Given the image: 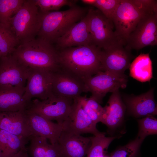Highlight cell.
Returning a JSON list of instances; mask_svg holds the SVG:
<instances>
[{"label": "cell", "instance_id": "1", "mask_svg": "<svg viewBox=\"0 0 157 157\" xmlns=\"http://www.w3.org/2000/svg\"><path fill=\"white\" fill-rule=\"evenodd\" d=\"M101 50L91 44L58 51L60 66L84 81L101 71Z\"/></svg>", "mask_w": 157, "mask_h": 157}, {"label": "cell", "instance_id": "2", "mask_svg": "<svg viewBox=\"0 0 157 157\" xmlns=\"http://www.w3.org/2000/svg\"><path fill=\"white\" fill-rule=\"evenodd\" d=\"M12 54L21 63L31 69L53 72L60 67L56 49L52 44L38 38L20 44Z\"/></svg>", "mask_w": 157, "mask_h": 157}, {"label": "cell", "instance_id": "3", "mask_svg": "<svg viewBox=\"0 0 157 157\" xmlns=\"http://www.w3.org/2000/svg\"><path fill=\"white\" fill-rule=\"evenodd\" d=\"M157 11L156 0H121L112 20L116 36L125 45L140 19L147 14Z\"/></svg>", "mask_w": 157, "mask_h": 157}, {"label": "cell", "instance_id": "4", "mask_svg": "<svg viewBox=\"0 0 157 157\" xmlns=\"http://www.w3.org/2000/svg\"><path fill=\"white\" fill-rule=\"evenodd\" d=\"M89 8L76 5L66 10L41 12V23L38 38L51 44L86 15Z\"/></svg>", "mask_w": 157, "mask_h": 157}, {"label": "cell", "instance_id": "5", "mask_svg": "<svg viewBox=\"0 0 157 157\" xmlns=\"http://www.w3.org/2000/svg\"><path fill=\"white\" fill-rule=\"evenodd\" d=\"M41 17V12L34 0H25L10 21L20 44L35 38L40 28Z\"/></svg>", "mask_w": 157, "mask_h": 157}, {"label": "cell", "instance_id": "6", "mask_svg": "<svg viewBox=\"0 0 157 157\" xmlns=\"http://www.w3.org/2000/svg\"><path fill=\"white\" fill-rule=\"evenodd\" d=\"M73 103V99L53 94L45 100H31L26 110L62 125L70 115Z\"/></svg>", "mask_w": 157, "mask_h": 157}, {"label": "cell", "instance_id": "7", "mask_svg": "<svg viewBox=\"0 0 157 157\" xmlns=\"http://www.w3.org/2000/svg\"><path fill=\"white\" fill-rule=\"evenodd\" d=\"M87 14L93 44L101 49H104L122 42L116 36L113 30L114 26L112 21L106 18L100 10L90 8Z\"/></svg>", "mask_w": 157, "mask_h": 157}, {"label": "cell", "instance_id": "8", "mask_svg": "<svg viewBox=\"0 0 157 157\" xmlns=\"http://www.w3.org/2000/svg\"><path fill=\"white\" fill-rule=\"evenodd\" d=\"M127 81L125 74L120 75L100 71L85 79L84 82L88 92L91 94L90 97L100 104L108 93L126 88Z\"/></svg>", "mask_w": 157, "mask_h": 157}, {"label": "cell", "instance_id": "9", "mask_svg": "<svg viewBox=\"0 0 157 157\" xmlns=\"http://www.w3.org/2000/svg\"><path fill=\"white\" fill-rule=\"evenodd\" d=\"M157 44V11L147 14L140 19L129 35L125 46L131 51Z\"/></svg>", "mask_w": 157, "mask_h": 157}, {"label": "cell", "instance_id": "10", "mask_svg": "<svg viewBox=\"0 0 157 157\" xmlns=\"http://www.w3.org/2000/svg\"><path fill=\"white\" fill-rule=\"evenodd\" d=\"M31 69L12 54L0 58V89L25 88Z\"/></svg>", "mask_w": 157, "mask_h": 157}, {"label": "cell", "instance_id": "11", "mask_svg": "<svg viewBox=\"0 0 157 157\" xmlns=\"http://www.w3.org/2000/svg\"><path fill=\"white\" fill-rule=\"evenodd\" d=\"M133 58L130 50L126 48L123 42H119L106 49H102L100 71L124 75Z\"/></svg>", "mask_w": 157, "mask_h": 157}, {"label": "cell", "instance_id": "12", "mask_svg": "<svg viewBox=\"0 0 157 157\" xmlns=\"http://www.w3.org/2000/svg\"><path fill=\"white\" fill-rule=\"evenodd\" d=\"M51 75L53 95L74 99L88 92L83 80L60 67Z\"/></svg>", "mask_w": 157, "mask_h": 157}, {"label": "cell", "instance_id": "13", "mask_svg": "<svg viewBox=\"0 0 157 157\" xmlns=\"http://www.w3.org/2000/svg\"><path fill=\"white\" fill-rule=\"evenodd\" d=\"M51 72L31 69L27 79L23 97L28 103L33 98L45 100L53 95Z\"/></svg>", "mask_w": 157, "mask_h": 157}, {"label": "cell", "instance_id": "14", "mask_svg": "<svg viewBox=\"0 0 157 157\" xmlns=\"http://www.w3.org/2000/svg\"><path fill=\"white\" fill-rule=\"evenodd\" d=\"M63 131L77 135L91 133L97 136L105 135L99 131L96 124L92 121L76 99L74 103L71 113L62 124Z\"/></svg>", "mask_w": 157, "mask_h": 157}, {"label": "cell", "instance_id": "15", "mask_svg": "<svg viewBox=\"0 0 157 157\" xmlns=\"http://www.w3.org/2000/svg\"><path fill=\"white\" fill-rule=\"evenodd\" d=\"M56 42V49L59 50L71 47L92 44L87 13L60 37Z\"/></svg>", "mask_w": 157, "mask_h": 157}, {"label": "cell", "instance_id": "16", "mask_svg": "<svg viewBox=\"0 0 157 157\" xmlns=\"http://www.w3.org/2000/svg\"><path fill=\"white\" fill-rule=\"evenodd\" d=\"M154 93V89L152 88L138 95L124 96V103L129 113L136 118L157 115V104Z\"/></svg>", "mask_w": 157, "mask_h": 157}, {"label": "cell", "instance_id": "17", "mask_svg": "<svg viewBox=\"0 0 157 157\" xmlns=\"http://www.w3.org/2000/svg\"><path fill=\"white\" fill-rule=\"evenodd\" d=\"M0 129L28 141L34 136L25 110L0 112Z\"/></svg>", "mask_w": 157, "mask_h": 157}, {"label": "cell", "instance_id": "18", "mask_svg": "<svg viewBox=\"0 0 157 157\" xmlns=\"http://www.w3.org/2000/svg\"><path fill=\"white\" fill-rule=\"evenodd\" d=\"M25 112L34 136L45 138L49 140L51 144L58 143L63 131L61 125L54 123L28 110H26Z\"/></svg>", "mask_w": 157, "mask_h": 157}, {"label": "cell", "instance_id": "19", "mask_svg": "<svg viewBox=\"0 0 157 157\" xmlns=\"http://www.w3.org/2000/svg\"><path fill=\"white\" fill-rule=\"evenodd\" d=\"M58 143L63 157H85L91 144L90 137L70 134L63 131Z\"/></svg>", "mask_w": 157, "mask_h": 157}, {"label": "cell", "instance_id": "20", "mask_svg": "<svg viewBox=\"0 0 157 157\" xmlns=\"http://www.w3.org/2000/svg\"><path fill=\"white\" fill-rule=\"evenodd\" d=\"M112 93L104 107L106 113L102 123L109 128L114 129L119 126L123 122L126 107L119 90Z\"/></svg>", "mask_w": 157, "mask_h": 157}, {"label": "cell", "instance_id": "21", "mask_svg": "<svg viewBox=\"0 0 157 157\" xmlns=\"http://www.w3.org/2000/svg\"><path fill=\"white\" fill-rule=\"evenodd\" d=\"M25 90V88L0 89V112L26 110L28 103L23 97Z\"/></svg>", "mask_w": 157, "mask_h": 157}, {"label": "cell", "instance_id": "22", "mask_svg": "<svg viewBox=\"0 0 157 157\" xmlns=\"http://www.w3.org/2000/svg\"><path fill=\"white\" fill-rule=\"evenodd\" d=\"M47 140L39 136L31 138L28 150L32 157H63L58 143L50 144Z\"/></svg>", "mask_w": 157, "mask_h": 157}, {"label": "cell", "instance_id": "23", "mask_svg": "<svg viewBox=\"0 0 157 157\" xmlns=\"http://www.w3.org/2000/svg\"><path fill=\"white\" fill-rule=\"evenodd\" d=\"M129 76L141 82H149L153 78L152 62L149 53H141L131 63Z\"/></svg>", "mask_w": 157, "mask_h": 157}, {"label": "cell", "instance_id": "24", "mask_svg": "<svg viewBox=\"0 0 157 157\" xmlns=\"http://www.w3.org/2000/svg\"><path fill=\"white\" fill-rule=\"evenodd\" d=\"M28 141L0 129V157H12L26 147Z\"/></svg>", "mask_w": 157, "mask_h": 157}, {"label": "cell", "instance_id": "25", "mask_svg": "<svg viewBox=\"0 0 157 157\" xmlns=\"http://www.w3.org/2000/svg\"><path fill=\"white\" fill-rule=\"evenodd\" d=\"M20 42L10 25L0 23V58L12 54Z\"/></svg>", "mask_w": 157, "mask_h": 157}, {"label": "cell", "instance_id": "26", "mask_svg": "<svg viewBox=\"0 0 157 157\" xmlns=\"http://www.w3.org/2000/svg\"><path fill=\"white\" fill-rule=\"evenodd\" d=\"M76 99L94 123H102L105 116L104 107L90 97L88 98L86 96H81Z\"/></svg>", "mask_w": 157, "mask_h": 157}, {"label": "cell", "instance_id": "27", "mask_svg": "<svg viewBox=\"0 0 157 157\" xmlns=\"http://www.w3.org/2000/svg\"><path fill=\"white\" fill-rule=\"evenodd\" d=\"M91 144L86 157H104L105 151L117 136L106 137L105 135L90 137Z\"/></svg>", "mask_w": 157, "mask_h": 157}, {"label": "cell", "instance_id": "28", "mask_svg": "<svg viewBox=\"0 0 157 157\" xmlns=\"http://www.w3.org/2000/svg\"><path fill=\"white\" fill-rule=\"evenodd\" d=\"M24 0H0V23L10 25L11 18L22 6Z\"/></svg>", "mask_w": 157, "mask_h": 157}, {"label": "cell", "instance_id": "29", "mask_svg": "<svg viewBox=\"0 0 157 157\" xmlns=\"http://www.w3.org/2000/svg\"><path fill=\"white\" fill-rule=\"evenodd\" d=\"M139 130L137 137L143 140L147 136L157 134V120L149 116L138 120Z\"/></svg>", "mask_w": 157, "mask_h": 157}, {"label": "cell", "instance_id": "30", "mask_svg": "<svg viewBox=\"0 0 157 157\" xmlns=\"http://www.w3.org/2000/svg\"><path fill=\"white\" fill-rule=\"evenodd\" d=\"M35 4L42 13L58 11L62 7L76 5L78 1L72 0H34Z\"/></svg>", "mask_w": 157, "mask_h": 157}, {"label": "cell", "instance_id": "31", "mask_svg": "<svg viewBox=\"0 0 157 157\" xmlns=\"http://www.w3.org/2000/svg\"><path fill=\"white\" fill-rule=\"evenodd\" d=\"M143 140L137 137L133 140L117 149L111 157H136Z\"/></svg>", "mask_w": 157, "mask_h": 157}, {"label": "cell", "instance_id": "32", "mask_svg": "<svg viewBox=\"0 0 157 157\" xmlns=\"http://www.w3.org/2000/svg\"><path fill=\"white\" fill-rule=\"evenodd\" d=\"M121 0H96V7L108 19L112 21L113 17Z\"/></svg>", "mask_w": 157, "mask_h": 157}, {"label": "cell", "instance_id": "33", "mask_svg": "<svg viewBox=\"0 0 157 157\" xmlns=\"http://www.w3.org/2000/svg\"><path fill=\"white\" fill-rule=\"evenodd\" d=\"M12 157H28L27 149L26 147L22 149Z\"/></svg>", "mask_w": 157, "mask_h": 157}, {"label": "cell", "instance_id": "34", "mask_svg": "<svg viewBox=\"0 0 157 157\" xmlns=\"http://www.w3.org/2000/svg\"><path fill=\"white\" fill-rule=\"evenodd\" d=\"M81 2L84 4L94 6L96 2V0H81Z\"/></svg>", "mask_w": 157, "mask_h": 157}]
</instances>
